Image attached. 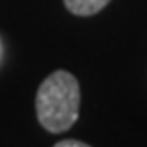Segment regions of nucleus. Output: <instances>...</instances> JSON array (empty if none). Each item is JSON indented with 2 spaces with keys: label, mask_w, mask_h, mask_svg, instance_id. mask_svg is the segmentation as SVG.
Here are the masks:
<instances>
[{
  "label": "nucleus",
  "mask_w": 147,
  "mask_h": 147,
  "mask_svg": "<svg viewBox=\"0 0 147 147\" xmlns=\"http://www.w3.org/2000/svg\"><path fill=\"white\" fill-rule=\"evenodd\" d=\"M80 82L65 69H55L41 82L35 96L37 121L49 133H65L80 117Z\"/></svg>",
  "instance_id": "1"
},
{
  "label": "nucleus",
  "mask_w": 147,
  "mask_h": 147,
  "mask_svg": "<svg viewBox=\"0 0 147 147\" xmlns=\"http://www.w3.org/2000/svg\"><path fill=\"white\" fill-rule=\"evenodd\" d=\"M110 0H63L65 8L71 14H78V16H92L100 12Z\"/></svg>",
  "instance_id": "2"
},
{
  "label": "nucleus",
  "mask_w": 147,
  "mask_h": 147,
  "mask_svg": "<svg viewBox=\"0 0 147 147\" xmlns=\"http://www.w3.org/2000/svg\"><path fill=\"white\" fill-rule=\"evenodd\" d=\"M53 147H92L84 141H78V139H65V141H59V143H55Z\"/></svg>",
  "instance_id": "3"
}]
</instances>
